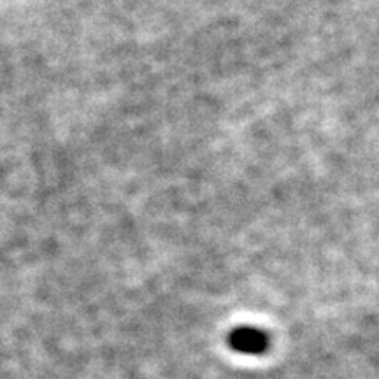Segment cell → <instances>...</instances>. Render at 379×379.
<instances>
[{
    "label": "cell",
    "instance_id": "1",
    "mask_svg": "<svg viewBox=\"0 0 379 379\" xmlns=\"http://www.w3.org/2000/svg\"><path fill=\"white\" fill-rule=\"evenodd\" d=\"M230 346L239 353H246V355H260L266 351L268 346V339L264 332L256 329H237L230 334Z\"/></svg>",
    "mask_w": 379,
    "mask_h": 379
}]
</instances>
